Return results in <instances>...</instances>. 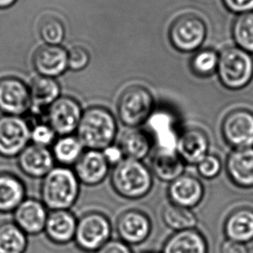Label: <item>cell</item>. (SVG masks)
Listing matches in <instances>:
<instances>
[{
	"label": "cell",
	"instance_id": "obj_1",
	"mask_svg": "<svg viewBox=\"0 0 253 253\" xmlns=\"http://www.w3.org/2000/svg\"><path fill=\"white\" fill-rule=\"evenodd\" d=\"M81 183L69 167L55 166L42 178L41 201L50 211L70 210L80 194Z\"/></svg>",
	"mask_w": 253,
	"mask_h": 253
},
{
	"label": "cell",
	"instance_id": "obj_2",
	"mask_svg": "<svg viewBox=\"0 0 253 253\" xmlns=\"http://www.w3.org/2000/svg\"><path fill=\"white\" fill-rule=\"evenodd\" d=\"M76 133L86 149L102 151L116 140L117 122L109 109L95 106L84 111Z\"/></svg>",
	"mask_w": 253,
	"mask_h": 253
},
{
	"label": "cell",
	"instance_id": "obj_3",
	"mask_svg": "<svg viewBox=\"0 0 253 253\" xmlns=\"http://www.w3.org/2000/svg\"><path fill=\"white\" fill-rule=\"evenodd\" d=\"M110 180L116 194L127 200L144 197L153 184L148 168L141 161L129 158L124 159L114 167Z\"/></svg>",
	"mask_w": 253,
	"mask_h": 253
},
{
	"label": "cell",
	"instance_id": "obj_4",
	"mask_svg": "<svg viewBox=\"0 0 253 253\" xmlns=\"http://www.w3.org/2000/svg\"><path fill=\"white\" fill-rule=\"evenodd\" d=\"M218 78L225 88L238 90L249 84L253 78V58L239 47H228L218 55Z\"/></svg>",
	"mask_w": 253,
	"mask_h": 253
},
{
	"label": "cell",
	"instance_id": "obj_5",
	"mask_svg": "<svg viewBox=\"0 0 253 253\" xmlns=\"http://www.w3.org/2000/svg\"><path fill=\"white\" fill-rule=\"evenodd\" d=\"M111 234L109 218L101 211H88L78 219L74 241L83 252L95 253L111 239Z\"/></svg>",
	"mask_w": 253,
	"mask_h": 253
},
{
	"label": "cell",
	"instance_id": "obj_6",
	"mask_svg": "<svg viewBox=\"0 0 253 253\" xmlns=\"http://www.w3.org/2000/svg\"><path fill=\"white\" fill-rule=\"evenodd\" d=\"M154 99L141 86H133L123 92L118 102V116L127 127H137L153 113Z\"/></svg>",
	"mask_w": 253,
	"mask_h": 253
},
{
	"label": "cell",
	"instance_id": "obj_7",
	"mask_svg": "<svg viewBox=\"0 0 253 253\" xmlns=\"http://www.w3.org/2000/svg\"><path fill=\"white\" fill-rule=\"evenodd\" d=\"M31 128L23 116H0V157H18L31 144Z\"/></svg>",
	"mask_w": 253,
	"mask_h": 253
},
{
	"label": "cell",
	"instance_id": "obj_8",
	"mask_svg": "<svg viewBox=\"0 0 253 253\" xmlns=\"http://www.w3.org/2000/svg\"><path fill=\"white\" fill-rule=\"evenodd\" d=\"M207 33L208 29L201 18L195 15H183L171 25L169 39L172 45L180 52H193L202 45Z\"/></svg>",
	"mask_w": 253,
	"mask_h": 253
},
{
	"label": "cell",
	"instance_id": "obj_9",
	"mask_svg": "<svg viewBox=\"0 0 253 253\" xmlns=\"http://www.w3.org/2000/svg\"><path fill=\"white\" fill-rule=\"evenodd\" d=\"M83 113L77 100L69 96H60L46 110V123L58 136L74 134L78 130Z\"/></svg>",
	"mask_w": 253,
	"mask_h": 253
},
{
	"label": "cell",
	"instance_id": "obj_10",
	"mask_svg": "<svg viewBox=\"0 0 253 253\" xmlns=\"http://www.w3.org/2000/svg\"><path fill=\"white\" fill-rule=\"evenodd\" d=\"M222 134L234 149L253 148V113L238 109L228 114L222 123Z\"/></svg>",
	"mask_w": 253,
	"mask_h": 253
},
{
	"label": "cell",
	"instance_id": "obj_11",
	"mask_svg": "<svg viewBox=\"0 0 253 253\" xmlns=\"http://www.w3.org/2000/svg\"><path fill=\"white\" fill-rule=\"evenodd\" d=\"M30 109L29 86L18 78L0 79V112L8 116H23Z\"/></svg>",
	"mask_w": 253,
	"mask_h": 253
},
{
	"label": "cell",
	"instance_id": "obj_12",
	"mask_svg": "<svg viewBox=\"0 0 253 253\" xmlns=\"http://www.w3.org/2000/svg\"><path fill=\"white\" fill-rule=\"evenodd\" d=\"M48 210L41 200L26 198L13 212V222L27 235H38L44 231Z\"/></svg>",
	"mask_w": 253,
	"mask_h": 253
},
{
	"label": "cell",
	"instance_id": "obj_13",
	"mask_svg": "<svg viewBox=\"0 0 253 253\" xmlns=\"http://www.w3.org/2000/svg\"><path fill=\"white\" fill-rule=\"evenodd\" d=\"M110 166L102 151L86 149L74 165V172L81 184L95 186L102 184L109 175Z\"/></svg>",
	"mask_w": 253,
	"mask_h": 253
},
{
	"label": "cell",
	"instance_id": "obj_14",
	"mask_svg": "<svg viewBox=\"0 0 253 253\" xmlns=\"http://www.w3.org/2000/svg\"><path fill=\"white\" fill-rule=\"evenodd\" d=\"M55 159L49 148L28 145L18 156V166L21 172L32 179H42L55 168Z\"/></svg>",
	"mask_w": 253,
	"mask_h": 253
},
{
	"label": "cell",
	"instance_id": "obj_15",
	"mask_svg": "<svg viewBox=\"0 0 253 253\" xmlns=\"http://www.w3.org/2000/svg\"><path fill=\"white\" fill-rule=\"evenodd\" d=\"M151 228V222L148 216L137 210L124 211L116 222V232L120 240L128 246L145 241L150 234Z\"/></svg>",
	"mask_w": 253,
	"mask_h": 253
},
{
	"label": "cell",
	"instance_id": "obj_16",
	"mask_svg": "<svg viewBox=\"0 0 253 253\" xmlns=\"http://www.w3.org/2000/svg\"><path fill=\"white\" fill-rule=\"evenodd\" d=\"M33 66L39 76L57 78L69 69L68 51L61 45L42 46L34 54Z\"/></svg>",
	"mask_w": 253,
	"mask_h": 253
},
{
	"label": "cell",
	"instance_id": "obj_17",
	"mask_svg": "<svg viewBox=\"0 0 253 253\" xmlns=\"http://www.w3.org/2000/svg\"><path fill=\"white\" fill-rule=\"evenodd\" d=\"M78 218L70 210L50 211L43 232L50 242L66 245L74 241Z\"/></svg>",
	"mask_w": 253,
	"mask_h": 253
},
{
	"label": "cell",
	"instance_id": "obj_18",
	"mask_svg": "<svg viewBox=\"0 0 253 253\" xmlns=\"http://www.w3.org/2000/svg\"><path fill=\"white\" fill-rule=\"evenodd\" d=\"M147 123L155 134L159 149L176 151L179 135L176 132L175 117L172 113L165 109L153 111Z\"/></svg>",
	"mask_w": 253,
	"mask_h": 253
},
{
	"label": "cell",
	"instance_id": "obj_19",
	"mask_svg": "<svg viewBox=\"0 0 253 253\" xmlns=\"http://www.w3.org/2000/svg\"><path fill=\"white\" fill-rule=\"evenodd\" d=\"M226 171L236 186L253 187V148L234 149L226 161Z\"/></svg>",
	"mask_w": 253,
	"mask_h": 253
},
{
	"label": "cell",
	"instance_id": "obj_20",
	"mask_svg": "<svg viewBox=\"0 0 253 253\" xmlns=\"http://www.w3.org/2000/svg\"><path fill=\"white\" fill-rule=\"evenodd\" d=\"M29 89L31 95L30 111L35 115L45 113L49 106L61 96V87L55 78L36 77L29 85Z\"/></svg>",
	"mask_w": 253,
	"mask_h": 253
},
{
	"label": "cell",
	"instance_id": "obj_21",
	"mask_svg": "<svg viewBox=\"0 0 253 253\" xmlns=\"http://www.w3.org/2000/svg\"><path fill=\"white\" fill-rule=\"evenodd\" d=\"M204 194L199 179L190 175H181L171 182L169 188L170 201L176 206L191 208L201 202Z\"/></svg>",
	"mask_w": 253,
	"mask_h": 253
},
{
	"label": "cell",
	"instance_id": "obj_22",
	"mask_svg": "<svg viewBox=\"0 0 253 253\" xmlns=\"http://www.w3.org/2000/svg\"><path fill=\"white\" fill-rule=\"evenodd\" d=\"M208 136L204 132L193 128L179 135L176 152L183 162L188 164H199L208 155Z\"/></svg>",
	"mask_w": 253,
	"mask_h": 253
},
{
	"label": "cell",
	"instance_id": "obj_23",
	"mask_svg": "<svg viewBox=\"0 0 253 253\" xmlns=\"http://www.w3.org/2000/svg\"><path fill=\"white\" fill-rule=\"evenodd\" d=\"M25 199L24 181L14 173L0 172V213H13Z\"/></svg>",
	"mask_w": 253,
	"mask_h": 253
},
{
	"label": "cell",
	"instance_id": "obj_24",
	"mask_svg": "<svg viewBox=\"0 0 253 253\" xmlns=\"http://www.w3.org/2000/svg\"><path fill=\"white\" fill-rule=\"evenodd\" d=\"M208 243L201 233L194 230L179 231L172 234L163 247L162 253H208Z\"/></svg>",
	"mask_w": 253,
	"mask_h": 253
},
{
	"label": "cell",
	"instance_id": "obj_25",
	"mask_svg": "<svg viewBox=\"0 0 253 253\" xmlns=\"http://www.w3.org/2000/svg\"><path fill=\"white\" fill-rule=\"evenodd\" d=\"M225 233L227 239L235 242H250L253 239V211L239 209L226 219Z\"/></svg>",
	"mask_w": 253,
	"mask_h": 253
},
{
	"label": "cell",
	"instance_id": "obj_26",
	"mask_svg": "<svg viewBox=\"0 0 253 253\" xmlns=\"http://www.w3.org/2000/svg\"><path fill=\"white\" fill-rule=\"evenodd\" d=\"M152 169L159 179L172 182L182 175L184 162L176 151L158 149L152 160Z\"/></svg>",
	"mask_w": 253,
	"mask_h": 253
},
{
	"label": "cell",
	"instance_id": "obj_27",
	"mask_svg": "<svg viewBox=\"0 0 253 253\" xmlns=\"http://www.w3.org/2000/svg\"><path fill=\"white\" fill-rule=\"evenodd\" d=\"M84 149V146L77 134H69L56 138L50 150L55 162L59 166L70 168L78 162Z\"/></svg>",
	"mask_w": 253,
	"mask_h": 253
},
{
	"label": "cell",
	"instance_id": "obj_28",
	"mask_svg": "<svg viewBox=\"0 0 253 253\" xmlns=\"http://www.w3.org/2000/svg\"><path fill=\"white\" fill-rule=\"evenodd\" d=\"M119 146L123 149L125 158L141 161L150 151L151 142L144 131L137 127H130L123 133Z\"/></svg>",
	"mask_w": 253,
	"mask_h": 253
},
{
	"label": "cell",
	"instance_id": "obj_29",
	"mask_svg": "<svg viewBox=\"0 0 253 253\" xmlns=\"http://www.w3.org/2000/svg\"><path fill=\"white\" fill-rule=\"evenodd\" d=\"M27 234L13 221L0 223V253H25Z\"/></svg>",
	"mask_w": 253,
	"mask_h": 253
},
{
	"label": "cell",
	"instance_id": "obj_30",
	"mask_svg": "<svg viewBox=\"0 0 253 253\" xmlns=\"http://www.w3.org/2000/svg\"><path fill=\"white\" fill-rule=\"evenodd\" d=\"M163 220L169 228L176 232L194 229L197 224V218L190 208L171 204L163 211Z\"/></svg>",
	"mask_w": 253,
	"mask_h": 253
},
{
	"label": "cell",
	"instance_id": "obj_31",
	"mask_svg": "<svg viewBox=\"0 0 253 253\" xmlns=\"http://www.w3.org/2000/svg\"><path fill=\"white\" fill-rule=\"evenodd\" d=\"M232 37L237 47L253 53V12L239 14L232 25Z\"/></svg>",
	"mask_w": 253,
	"mask_h": 253
},
{
	"label": "cell",
	"instance_id": "obj_32",
	"mask_svg": "<svg viewBox=\"0 0 253 253\" xmlns=\"http://www.w3.org/2000/svg\"><path fill=\"white\" fill-rule=\"evenodd\" d=\"M218 55L213 49L198 51L191 60V69L199 77H208L217 71Z\"/></svg>",
	"mask_w": 253,
	"mask_h": 253
},
{
	"label": "cell",
	"instance_id": "obj_33",
	"mask_svg": "<svg viewBox=\"0 0 253 253\" xmlns=\"http://www.w3.org/2000/svg\"><path fill=\"white\" fill-rule=\"evenodd\" d=\"M39 34L45 44L60 45L65 37V29L59 19L45 18L40 25Z\"/></svg>",
	"mask_w": 253,
	"mask_h": 253
},
{
	"label": "cell",
	"instance_id": "obj_34",
	"mask_svg": "<svg viewBox=\"0 0 253 253\" xmlns=\"http://www.w3.org/2000/svg\"><path fill=\"white\" fill-rule=\"evenodd\" d=\"M56 135L47 123H38L31 128V142L41 147L49 148L52 146L56 140Z\"/></svg>",
	"mask_w": 253,
	"mask_h": 253
},
{
	"label": "cell",
	"instance_id": "obj_35",
	"mask_svg": "<svg viewBox=\"0 0 253 253\" xmlns=\"http://www.w3.org/2000/svg\"><path fill=\"white\" fill-rule=\"evenodd\" d=\"M89 60V54L83 47L75 46L68 50V67L71 71H83L88 66Z\"/></svg>",
	"mask_w": 253,
	"mask_h": 253
},
{
	"label": "cell",
	"instance_id": "obj_36",
	"mask_svg": "<svg viewBox=\"0 0 253 253\" xmlns=\"http://www.w3.org/2000/svg\"><path fill=\"white\" fill-rule=\"evenodd\" d=\"M221 170V162L215 155H208L198 164V171L205 179H213Z\"/></svg>",
	"mask_w": 253,
	"mask_h": 253
},
{
	"label": "cell",
	"instance_id": "obj_37",
	"mask_svg": "<svg viewBox=\"0 0 253 253\" xmlns=\"http://www.w3.org/2000/svg\"><path fill=\"white\" fill-rule=\"evenodd\" d=\"M223 3L229 11L237 14L253 12V0H223Z\"/></svg>",
	"mask_w": 253,
	"mask_h": 253
},
{
	"label": "cell",
	"instance_id": "obj_38",
	"mask_svg": "<svg viewBox=\"0 0 253 253\" xmlns=\"http://www.w3.org/2000/svg\"><path fill=\"white\" fill-rule=\"evenodd\" d=\"M102 153L109 166L115 167L125 159L123 149L119 145H116L115 143L109 145V147L104 148L102 150Z\"/></svg>",
	"mask_w": 253,
	"mask_h": 253
},
{
	"label": "cell",
	"instance_id": "obj_39",
	"mask_svg": "<svg viewBox=\"0 0 253 253\" xmlns=\"http://www.w3.org/2000/svg\"><path fill=\"white\" fill-rule=\"evenodd\" d=\"M95 253H133L128 245L120 239H110Z\"/></svg>",
	"mask_w": 253,
	"mask_h": 253
},
{
	"label": "cell",
	"instance_id": "obj_40",
	"mask_svg": "<svg viewBox=\"0 0 253 253\" xmlns=\"http://www.w3.org/2000/svg\"><path fill=\"white\" fill-rule=\"evenodd\" d=\"M221 253H248L246 245L232 240H225L221 246Z\"/></svg>",
	"mask_w": 253,
	"mask_h": 253
},
{
	"label": "cell",
	"instance_id": "obj_41",
	"mask_svg": "<svg viewBox=\"0 0 253 253\" xmlns=\"http://www.w3.org/2000/svg\"><path fill=\"white\" fill-rule=\"evenodd\" d=\"M17 0H0V9L11 7L16 3Z\"/></svg>",
	"mask_w": 253,
	"mask_h": 253
},
{
	"label": "cell",
	"instance_id": "obj_42",
	"mask_svg": "<svg viewBox=\"0 0 253 253\" xmlns=\"http://www.w3.org/2000/svg\"></svg>",
	"mask_w": 253,
	"mask_h": 253
}]
</instances>
